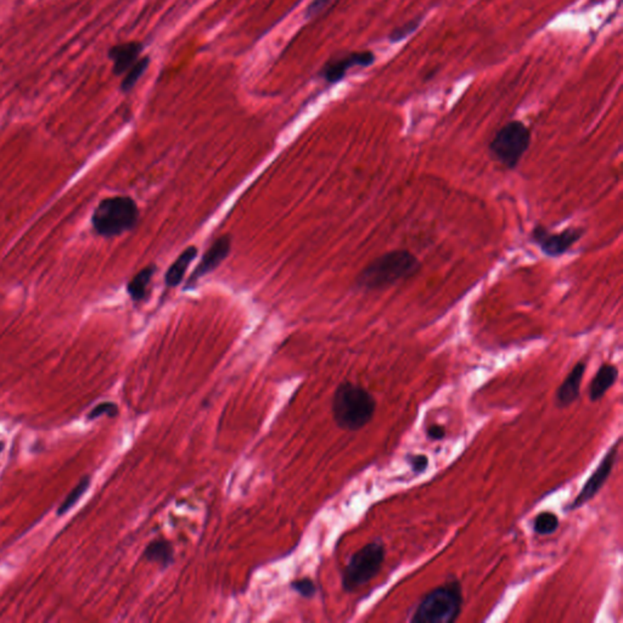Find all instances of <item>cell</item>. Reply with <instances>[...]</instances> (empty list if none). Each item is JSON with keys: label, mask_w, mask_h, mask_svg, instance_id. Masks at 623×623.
<instances>
[{"label": "cell", "mask_w": 623, "mask_h": 623, "mask_svg": "<svg viewBox=\"0 0 623 623\" xmlns=\"http://www.w3.org/2000/svg\"><path fill=\"white\" fill-rule=\"evenodd\" d=\"M421 269V262L409 250H392L379 256L364 267L355 279L360 290L380 291L414 277Z\"/></svg>", "instance_id": "1"}, {"label": "cell", "mask_w": 623, "mask_h": 623, "mask_svg": "<svg viewBox=\"0 0 623 623\" xmlns=\"http://www.w3.org/2000/svg\"><path fill=\"white\" fill-rule=\"evenodd\" d=\"M377 401L368 389L352 382H342L335 389L331 402L333 420L338 428L358 431L372 421Z\"/></svg>", "instance_id": "2"}, {"label": "cell", "mask_w": 623, "mask_h": 623, "mask_svg": "<svg viewBox=\"0 0 623 623\" xmlns=\"http://www.w3.org/2000/svg\"><path fill=\"white\" fill-rule=\"evenodd\" d=\"M108 416V418H115L118 416V406L113 402H101L93 408L88 413L87 419L89 421L98 419L100 416Z\"/></svg>", "instance_id": "21"}, {"label": "cell", "mask_w": 623, "mask_h": 623, "mask_svg": "<svg viewBox=\"0 0 623 623\" xmlns=\"http://www.w3.org/2000/svg\"><path fill=\"white\" fill-rule=\"evenodd\" d=\"M291 588L294 589L296 593H299L301 597L313 598L316 593V587L314 582L311 578H301V580L294 581L291 583Z\"/></svg>", "instance_id": "22"}, {"label": "cell", "mask_w": 623, "mask_h": 623, "mask_svg": "<svg viewBox=\"0 0 623 623\" xmlns=\"http://www.w3.org/2000/svg\"><path fill=\"white\" fill-rule=\"evenodd\" d=\"M463 606V592L457 581L433 589L425 595L411 617L416 623H452Z\"/></svg>", "instance_id": "4"}, {"label": "cell", "mask_w": 623, "mask_h": 623, "mask_svg": "<svg viewBox=\"0 0 623 623\" xmlns=\"http://www.w3.org/2000/svg\"><path fill=\"white\" fill-rule=\"evenodd\" d=\"M535 532L539 536H549L559 527V518L550 511H543L535 520Z\"/></svg>", "instance_id": "19"}, {"label": "cell", "mask_w": 623, "mask_h": 623, "mask_svg": "<svg viewBox=\"0 0 623 623\" xmlns=\"http://www.w3.org/2000/svg\"><path fill=\"white\" fill-rule=\"evenodd\" d=\"M138 205L130 196L101 200L91 215V227L103 238H115L135 229L139 221Z\"/></svg>", "instance_id": "3"}, {"label": "cell", "mask_w": 623, "mask_h": 623, "mask_svg": "<svg viewBox=\"0 0 623 623\" xmlns=\"http://www.w3.org/2000/svg\"><path fill=\"white\" fill-rule=\"evenodd\" d=\"M587 364L585 362H578L572 368L571 372L565 377L563 384L559 386L556 392V402L560 407H568L570 404L576 402L581 392V384L585 372Z\"/></svg>", "instance_id": "12"}, {"label": "cell", "mask_w": 623, "mask_h": 623, "mask_svg": "<svg viewBox=\"0 0 623 623\" xmlns=\"http://www.w3.org/2000/svg\"><path fill=\"white\" fill-rule=\"evenodd\" d=\"M91 477L83 476L79 482H78L77 485L74 486L72 491L67 494V497L65 498V501L61 503L60 506L57 508V516H64L66 513H69L74 505H76V503L81 499V498L84 496V493L87 492L89 487H91Z\"/></svg>", "instance_id": "17"}, {"label": "cell", "mask_w": 623, "mask_h": 623, "mask_svg": "<svg viewBox=\"0 0 623 623\" xmlns=\"http://www.w3.org/2000/svg\"><path fill=\"white\" fill-rule=\"evenodd\" d=\"M619 441L616 442L614 446L607 450V453L602 459L600 464L598 465L595 471L590 475L587 482L584 484L580 493L576 497L575 501L568 505L567 510H577V509H580L584 504L590 502L599 493V491L602 488V486L605 485L606 481L610 476L611 471L614 469L615 462L617 459V452H619Z\"/></svg>", "instance_id": "8"}, {"label": "cell", "mask_w": 623, "mask_h": 623, "mask_svg": "<svg viewBox=\"0 0 623 623\" xmlns=\"http://www.w3.org/2000/svg\"><path fill=\"white\" fill-rule=\"evenodd\" d=\"M385 556V545L379 539L355 551L342 573L343 589L352 593L375 578L382 568Z\"/></svg>", "instance_id": "6"}, {"label": "cell", "mask_w": 623, "mask_h": 623, "mask_svg": "<svg viewBox=\"0 0 623 623\" xmlns=\"http://www.w3.org/2000/svg\"><path fill=\"white\" fill-rule=\"evenodd\" d=\"M5 443L4 442L0 441V453L4 450Z\"/></svg>", "instance_id": "26"}, {"label": "cell", "mask_w": 623, "mask_h": 623, "mask_svg": "<svg viewBox=\"0 0 623 623\" xmlns=\"http://www.w3.org/2000/svg\"><path fill=\"white\" fill-rule=\"evenodd\" d=\"M331 1L333 0H313L311 4L308 5V18H313V16H316L318 13H321Z\"/></svg>", "instance_id": "24"}, {"label": "cell", "mask_w": 623, "mask_h": 623, "mask_svg": "<svg viewBox=\"0 0 623 623\" xmlns=\"http://www.w3.org/2000/svg\"><path fill=\"white\" fill-rule=\"evenodd\" d=\"M143 52V44L139 42H127L117 44L108 50V59L113 61V71L116 76L126 74L127 71L139 60Z\"/></svg>", "instance_id": "11"}, {"label": "cell", "mask_w": 623, "mask_h": 623, "mask_svg": "<svg viewBox=\"0 0 623 623\" xmlns=\"http://www.w3.org/2000/svg\"><path fill=\"white\" fill-rule=\"evenodd\" d=\"M144 558L147 559L150 563H155L160 565L162 568H167L171 566V564H173L174 549L173 545L171 544L166 539H155L152 543L147 544V548L144 550Z\"/></svg>", "instance_id": "15"}, {"label": "cell", "mask_w": 623, "mask_h": 623, "mask_svg": "<svg viewBox=\"0 0 623 623\" xmlns=\"http://www.w3.org/2000/svg\"><path fill=\"white\" fill-rule=\"evenodd\" d=\"M375 62L374 52L369 50L352 52L343 54L341 57L330 59L321 71V77L330 84L338 83L343 79L347 72L353 67H369Z\"/></svg>", "instance_id": "9"}, {"label": "cell", "mask_w": 623, "mask_h": 623, "mask_svg": "<svg viewBox=\"0 0 623 623\" xmlns=\"http://www.w3.org/2000/svg\"><path fill=\"white\" fill-rule=\"evenodd\" d=\"M230 247H232V239L229 235H223L216 239L207 251L205 252L202 260L191 274L189 280L186 282L185 289H190L191 286H194L201 278L205 277L208 273L213 272L227 258V256L229 255Z\"/></svg>", "instance_id": "10"}, {"label": "cell", "mask_w": 623, "mask_h": 623, "mask_svg": "<svg viewBox=\"0 0 623 623\" xmlns=\"http://www.w3.org/2000/svg\"><path fill=\"white\" fill-rule=\"evenodd\" d=\"M155 272V265L145 267L140 272L137 273L135 277L130 279V282L127 284V292L135 302L143 301L147 297V287H149V284L152 282Z\"/></svg>", "instance_id": "16"}, {"label": "cell", "mask_w": 623, "mask_h": 623, "mask_svg": "<svg viewBox=\"0 0 623 623\" xmlns=\"http://www.w3.org/2000/svg\"><path fill=\"white\" fill-rule=\"evenodd\" d=\"M531 130L522 121L508 122L497 130L488 145L489 154L506 169H515L531 147Z\"/></svg>", "instance_id": "5"}, {"label": "cell", "mask_w": 623, "mask_h": 623, "mask_svg": "<svg viewBox=\"0 0 623 623\" xmlns=\"http://www.w3.org/2000/svg\"><path fill=\"white\" fill-rule=\"evenodd\" d=\"M408 460L411 463V470L416 474H423L428 469V459L426 455H411V457H408Z\"/></svg>", "instance_id": "23"}, {"label": "cell", "mask_w": 623, "mask_h": 623, "mask_svg": "<svg viewBox=\"0 0 623 623\" xmlns=\"http://www.w3.org/2000/svg\"><path fill=\"white\" fill-rule=\"evenodd\" d=\"M619 379V368L614 364H602L598 369L593 380L589 386V399L592 402H597L605 396L610 387L616 384Z\"/></svg>", "instance_id": "13"}, {"label": "cell", "mask_w": 623, "mask_h": 623, "mask_svg": "<svg viewBox=\"0 0 623 623\" xmlns=\"http://www.w3.org/2000/svg\"><path fill=\"white\" fill-rule=\"evenodd\" d=\"M150 65V57H144L139 59L135 65L132 66L126 72V76L123 78L121 83V91L123 93H128L135 87V84L138 83L139 79L142 78L147 67Z\"/></svg>", "instance_id": "18"}, {"label": "cell", "mask_w": 623, "mask_h": 623, "mask_svg": "<svg viewBox=\"0 0 623 623\" xmlns=\"http://www.w3.org/2000/svg\"><path fill=\"white\" fill-rule=\"evenodd\" d=\"M585 233L583 227H567L559 233H551L547 227L535 225L530 240L535 244L543 255L549 258H559L570 251L573 245L578 243Z\"/></svg>", "instance_id": "7"}, {"label": "cell", "mask_w": 623, "mask_h": 623, "mask_svg": "<svg viewBox=\"0 0 623 623\" xmlns=\"http://www.w3.org/2000/svg\"><path fill=\"white\" fill-rule=\"evenodd\" d=\"M445 436H446V431L440 425H431L428 428V438L431 440H442Z\"/></svg>", "instance_id": "25"}, {"label": "cell", "mask_w": 623, "mask_h": 623, "mask_svg": "<svg viewBox=\"0 0 623 623\" xmlns=\"http://www.w3.org/2000/svg\"><path fill=\"white\" fill-rule=\"evenodd\" d=\"M421 22H423V18H413V20H409L406 23H403L402 26L396 27L391 32V35H389V40L392 43H397V42L404 40V39L413 35L419 28Z\"/></svg>", "instance_id": "20"}, {"label": "cell", "mask_w": 623, "mask_h": 623, "mask_svg": "<svg viewBox=\"0 0 623 623\" xmlns=\"http://www.w3.org/2000/svg\"><path fill=\"white\" fill-rule=\"evenodd\" d=\"M196 255H198L196 247L191 246L185 248L179 255L177 260L171 264V267H169L168 270L166 273V285L168 286V287H176V286L179 285L183 280V278L185 275L188 267L195 260Z\"/></svg>", "instance_id": "14"}]
</instances>
